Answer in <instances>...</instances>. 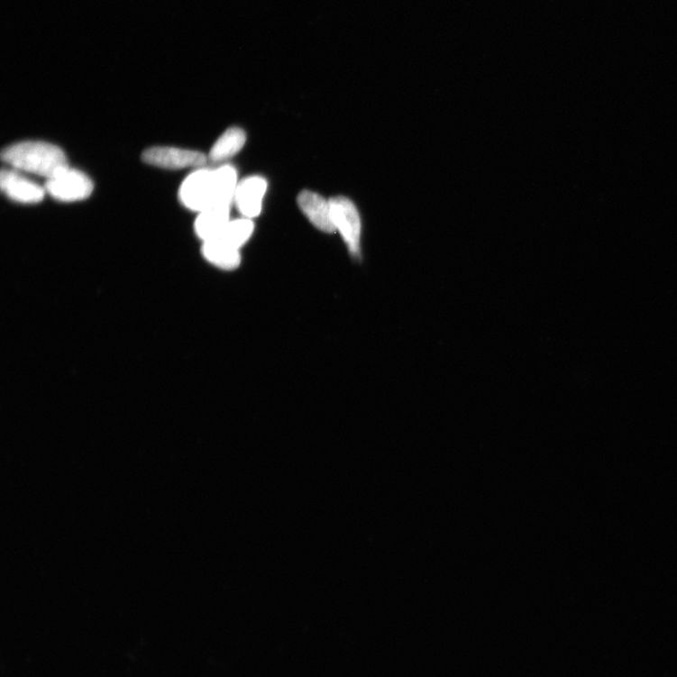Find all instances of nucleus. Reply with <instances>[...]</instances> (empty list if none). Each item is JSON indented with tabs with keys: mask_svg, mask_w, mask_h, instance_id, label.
I'll return each mask as SVG.
<instances>
[{
	"mask_svg": "<svg viewBox=\"0 0 677 677\" xmlns=\"http://www.w3.org/2000/svg\"><path fill=\"white\" fill-rule=\"evenodd\" d=\"M267 189L268 182L261 177H250L238 182L233 198L238 212L250 220L257 217L263 207Z\"/></svg>",
	"mask_w": 677,
	"mask_h": 677,
	"instance_id": "nucleus-7",
	"label": "nucleus"
},
{
	"mask_svg": "<svg viewBox=\"0 0 677 677\" xmlns=\"http://www.w3.org/2000/svg\"><path fill=\"white\" fill-rule=\"evenodd\" d=\"M94 188V183L88 176L69 167L48 179L45 189L59 202L74 203L89 198Z\"/></svg>",
	"mask_w": 677,
	"mask_h": 677,
	"instance_id": "nucleus-4",
	"label": "nucleus"
},
{
	"mask_svg": "<svg viewBox=\"0 0 677 677\" xmlns=\"http://www.w3.org/2000/svg\"><path fill=\"white\" fill-rule=\"evenodd\" d=\"M2 160L19 171L48 179L69 167L68 158L58 146L40 141H24L7 146Z\"/></svg>",
	"mask_w": 677,
	"mask_h": 677,
	"instance_id": "nucleus-2",
	"label": "nucleus"
},
{
	"mask_svg": "<svg viewBox=\"0 0 677 677\" xmlns=\"http://www.w3.org/2000/svg\"><path fill=\"white\" fill-rule=\"evenodd\" d=\"M333 222L341 233L349 253L355 259L361 258V220L355 204L343 196L330 200Z\"/></svg>",
	"mask_w": 677,
	"mask_h": 677,
	"instance_id": "nucleus-3",
	"label": "nucleus"
},
{
	"mask_svg": "<svg viewBox=\"0 0 677 677\" xmlns=\"http://www.w3.org/2000/svg\"><path fill=\"white\" fill-rule=\"evenodd\" d=\"M246 141L247 135L242 128L231 127L215 142L208 160L213 163L224 162L237 155L243 149Z\"/></svg>",
	"mask_w": 677,
	"mask_h": 677,
	"instance_id": "nucleus-11",
	"label": "nucleus"
},
{
	"mask_svg": "<svg viewBox=\"0 0 677 677\" xmlns=\"http://www.w3.org/2000/svg\"><path fill=\"white\" fill-rule=\"evenodd\" d=\"M297 202L301 212L316 228L326 233L336 232L330 200H325L316 192L303 190L298 194Z\"/></svg>",
	"mask_w": 677,
	"mask_h": 677,
	"instance_id": "nucleus-8",
	"label": "nucleus"
},
{
	"mask_svg": "<svg viewBox=\"0 0 677 677\" xmlns=\"http://www.w3.org/2000/svg\"><path fill=\"white\" fill-rule=\"evenodd\" d=\"M203 255L213 266L224 270H234L242 264V253L220 237L204 242Z\"/></svg>",
	"mask_w": 677,
	"mask_h": 677,
	"instance_id": "nucleus-10",
	"label": "nucleus"
},
{
	"mask_svg": "<svg viewBox=\"0 0 677 677\" xmlns=\"http://www.w3.org/2000/svg\"><path fill=\"white\" fill-rule=\"evenodd\" d=\"M142 160L144 163L166 169H181L190 167L202 168L208 160L203 152L177 147L157 146L145 150Z\"/></svg>",
	"mask_w": 677,
	"mask_h": 677,
	"instance_id": "nucleus-5",
	"label": "nucleus"
},
{
	"mask_svg": "<svg viewBox=\"0 0 677 677\" xmlns=\"http://www.w3.org/2000/svg\"><path fill=\"white\" fill-rule=\"evenodd\" d=\"M0 188L10 200L23 205L39 204L45 198L47 193L45 188L14 169L2 170Z\"/></svg>",
	"mask_w": 677,
	"mask_h": 677,
	"instance_id": "nucleus-6",
	"label": "nucleus"
},
{
	"mask_svg": "<svg viewBox=\"0 0 677 677\" xmlns=\"http://www.w3.org/2000/svg\"><path fill=\"white\" fill-rule=\"evenodd\" d=\"M231 206H221L200 212L195 221V233L203 242L220 234L230 223Z\"/></svg>",
	"mask_w": 677,
	"mask_h": 677,
	"instance_id": "nucleus-9",
	"label": "nucleus"
},
{
	"mask_svg": "<svg viewBox=\"0 0 677 677\" xmlns=\"http://www.w3.org/2000/svg\"><path fill=\"white\" fill-rule=\"evenodd\" d=\"M254 232V224L250 218H238L230 221L224 231L216 237H220L232 247L240 250L251 239Z\"/></svg>",
	"mask_w": 677,
	"mask_h": 677,
	"instance_id": "nucleus-12",
	"label": "nucleus"
},
{
	"mask_svg": "<svg viewBox=\"0 0 677 677\" xmlns=\"http://www.w3.org/2000/svg\"><path fill=\"white\" fill-rule=\"evenodd\" d=\"M237 185L234 167H202L184 180L179 189V200L186 208L198 213L214 206H231Z\"/></svg>",
	"mask_w": 677,
	"mask_h": 677,
	"instance_id": "nucleus-1",
	"label": "nucleus"
}]
</instances>
